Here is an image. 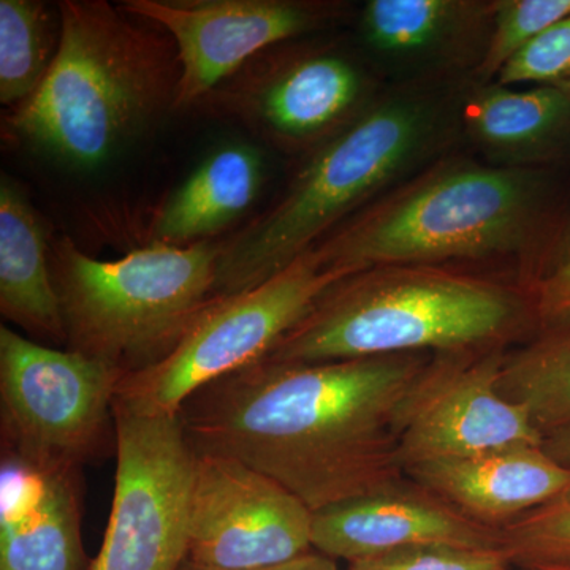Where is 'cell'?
Masks as SVG:
<instances>
[{
    "label": "cell",
    "mask_w": 570,
    "mask_h": 570,
    "mask_svg": "<svg viewBox=\"0 0 570 570\" xmlns=\"http://www.w3.org/2000/svg\"><path fill=\"white\" fill-rule=\"evenodd\" d=\"M58 43L43 2L0 0V102L20 107L39 89Z\"/></svg>",
    "instance_id": "22"
},
{
    "label": "cell",
    "mask_w": 570,
    "mask_h": 570,
    "mask_svg": "<svg viewBox=\"0 0 570 570\" xmlns=\"http://www.w3.org/2000/svg\"><path fill=\"white\" fill-rule=\"evenodd\" d=\"M532 302L538 332L570 325V249L532 287Z\"/></svg>",
    "instance_id": "27"
},
{
    "label": "cell",
    "mask_w": 570,
    "mask_h": 570,
    "mask_svg": "<svg viewBox=\"0 0 570 570\" xmlns=\"http://www.w3.org/2000/svg\"><path fill=\"white\" fill-rule=\"evenodd\" d=\"M78 469L2 450L0 570H91Z\"/></svg>",
    "instance_id": "15"
},
{
    "label": "cell",
    "mask_w": 570,
    "mask_h": 570,
    "mask_svg": "<svg viewBox=\"0 0 570 570\" xmlns=\"http://www.w3.org/2000/svg\"><path fill=\"white\" fill-rule=\"evenodd\" d=\"M264 159L247 145H227L209 154L165 200L154 219L157 245L190 246L238 220L257 200Z\"/></svg>",
    "instance_id": "20"
},
{
    "label": "cell",
    "mask_w": 570,
    "mask_h": 570,
    "mask_svg": "<svg viewBox=\"0 0 570 570\" xmlns=\"http://www.w3.org/2000/svg\"><path fill=\"white\" fill-rule=\"evenodd\" d=\"M277 45L200 100L283 151H316L374 102L363 67L335 48Z\"/></svg>",
    "instance_id": "10"
},
{
    "label": "cell",
    "mask_w": 570,
    "mask_h": 570,
    "mask_svg": "<svg viewBox=\"0 0 570 570\" xmlns=\"http://www.w3.org/2000/svg\"><path fill=\"white\" fill-rule=\"evenodd\" d=\"M223 245H157L97 261L70 238L51 247L67 348L124 377L163 362L214 298Z\"/></svg>",
    "instance_id": "6"
},
{
    "label": "cell",
    "mask_w": 570,
    "mask_h": 570,
    "mask_svg": "<svg viewBox=\"0 0 570 570\" xmlns=\"http://www.w3.org/2000/svg\"><path fill=\"white\" fill-rule=\"evenodd\" d=\"M542 449L551 459L570 469V428H562L547 434L543 438Z\"/></svg>",
    "instance_id": "29"
},
{
    "label": "cell",
    "mask_w": 570,
    "mask_h": 570,
    "mask_svg": "<svg viewBox=\"0 0 570 570\" xmlns=\"http://www.w3.org/2000/svg\"><path fill=\"white\" fill-rule=\"evenodd\" d=\"M538 570H570V564L569 566H551V568H542V569H538Z\"/></svg>",
    "instance_id": "30"
},
{
    "label": "cell",
    "mask_w": 570,
    "mask_h": 570,
    "mask_svg": "<svg viewBox=\"0 0 570 570\" xmlns=\"http://www.w3.org/2000/svg\"><path fill=\"white\" fill-rule=\"evenodd\" d=\"M115 494L91 570H181L189 551L195 453L178 415L115 400Z\"/></svg>",
    "instance_id": "9"
},
{
    "label": "cell",
    "mask_w": 570,
    "mask_h": 570,
    "mask_svg": "<svg viewBox=\"0 0 570 570\" xmlns=\"http://www.w3.org/2000/svg\"><path fill=\"white\" fill-rule=\"evenodd\" d=\"M406 475L469 519L493 528L538 509L570 482L569 468L531 445L423 461L406 469Z\"/></svg>",
    "instance_id": "16"
},
{
    "label": "cell",
    "mask_w": 570,
    "mask_h": 570,
    "mask_svg": "<svg viewBox=\"0 0 570 570\" xmlns=\"http://www.w3.org/2000/svg\"><path fill=\"white\" fill-rule=\"evenodd\" d=\"M311 543L317 553L347 564L428 543L502 550L499 528L469 519L409 478L313 513Z\"/></svg>",
    "instance_id": "14"
},
{
    "label": "cell",
    "mask_w": 570,
    "mask_h": 570,
    "mask_svg": "<svg viewBox=\"0 0 570 570\" xmlns=\"http://www.w3.org/2000/svg\"><path fill=\"white\" fill-rule=\"evenodd\" d=\"M499 392L527 411L543 438L570 428V325L540 330L508 351Z\"/></svg>",
    "instance_id": "21"
},
{
    "label": "cell",
    "mask_w": 570,
    "mask_h": 570,
    "mask_svg": "<svg viewBox=\"0 0 570 570\" xmlns=\"http://www.w3.org/2000/svg\"><path fill=\"white\" fill-rule=\"evenodd\" d=\"M534 326L532 288L442 265H385L330 287L266 360L322 363L508 348Z\"/></svg>",
    "instance_id": "5"
},
{
    "label": "cell",
    "mask_w": 570,
    "mask_h": 570,
    "mask_svg": "<svg viewBox=\"0 0 570 570\" xmlns=\"http://www.w3.org/2000/svg\"><path fill=\"white\" fill-rule=\"evenodd\" d=\"M461 96L423 85L374 100L313 151L268 212L223 243L214 298L276 276L441 154L459 132Z\"/></svg>",
    "instance_id": "3"
},
{
    "label": "cell",
    "mask_w": 570,
    "mask_h": 570,
    "mask_svg": "<svg viewBox=\"0 0 570 570\" xmlns=\"http://www.w3.org/2000/svg\"><path fill=\"white\" fill-rule=\"evenodd\" d=\"M493 82L502 86L531 82L570 92V14L519 52Z\"/></svg>",
    "instance_id": "25"
},
{
    "label": "cell",
    "mask_w": 570,
    "mask_h": 570,
    "mask_svg": "<svg viewBox=\"0 0 570 570\" xmlns=\"http://www.w3.org/2000/svg\"><path fill=\"white\" fill-rule=\"evenodd\" d=\"M181 570H212L198 568L193 562H184ZM254 570H340L337 569L336 561L332 558L324 557L317 551H309L303 557L295 558V560L283 562V564L269 566V568L254 569Z\"/></svg>",
    "instance_id": "28"
},
{
    "label": "cell",
    "mask_w": 570,
    "mask_h": 570,
    "mask_svg": "<svg viewBox=\"0 0 570 570\" xmlns=\"http://www.w3.org/2000/svg\"><path fill=\"white\" fill-rule=\"evenodd\" d=\"M313 512L276 480L220 455H195L187 561L254 570L313 551Z\"/></svg>",
    "instance_id": "12"
},
{
    "label": "cell",
    "mask_w": 570,
    "mask_h": 570,
    "mask_svg": "<svg viewBox=\"0 0 570 570\" xmlns=\"http://www.w3.org/2000/svg\"><path fill=\"white\" fill-rule=\"evenodd\" d=\"M39 214L13 179H0V313L29 336L66 344L51 247Z\"/></svg>",
    "instance_id": "19"
},
{
    "label": "cell",
    "mask_w": 570,
    "mask_h": 570,
    "mask_svg": "<svg viewBox=\"0 0 570 570\" xmlns=\"http://www.w3.org/2000/svg\"><path fill=\"white\" fill-rule=\"evenodd\" d=\"M460 126L491 165L551 168L570 151V92L474 82L461 96Z\"/></svg>",
    "instance_id": "18"
},
{
    "label": "cell",
    "mask_w": 570,
    "mask_h": 570,
    "mask_svg": "<svg viewBox=\"0 0 570 570\" xmlns=\"http://www.w3.org/2000/svg\"><path fill=\"white\" fill-rule=\"evenodd\" d=\"M121 9L175 41V108L195 107L250 59L335 21L337 3L309 0H126Z\"/></svg>",
    "instance_id": "13"
},
{
    "label": "cell",
    "mask_w": 570,
    "mask_h": 570,
    "mask_svg": "<svg viewBox=\"0 0 570 570\" xmlns=\"http://www.w3.org/2000/svg\"><path fill=\"white\" fill-rule=\"evenodd\" d=\"M431 356L265 358L195 392L179 423L195 455L243 461L316 513L407 478L397 425Z\"/></svg>",
    "instance_id": "1"
},
{
    "label": "cell",
    "mask_w": 570,
    "mask_h": 570,
    "mask_svg": "<svg viewBox=\"0 0 570 570\" xmlns=\"http://www.w3.org/2000/svg\"><path fill=\"white\" fill-rule=\"evenodd\" d=\"M508 348L434 354L401 411L397 459L423 461L478 455L509 448H542L523 407L499 392Z\"/></svg>",
    "instance_id": "11"
},
{
    "label": "cell",
    "mask_w": 570,
    "mask_h": 570,
    "mask_svg": "<svg viewBox=\"0 0 570 570\" xmlns=\"http://www.w3.org/2000/svg\"><path fill=\"white\" fill-rule=\"evenodd\" d=\"M569 14L570 0H494L489 41L472 80L475 85L497 80L519 52Z\"/></svg>",
    "instance_id": "23"
},
{
    "label": "cell",
    "mask_w": 570,
    "mask_h": 570,
    "mask_svg": "<svg viewBox=\"0 0 570 570\" xmlns=\"http://www.w3.org/2000/svg\"><path fill=\"white\" fill-rule=\"evenodd\" d=\"M491 11L493 2L472 0H370L360 39L387 69L423 73L469 61L475 69L471 55L482 59Z\"/></svg>",
    "instance_id": "17"
},
{
    "label": "cell",
    "mask_w": 570,
    "mask_h": 570,
    "mask_svg": "<svg viewBox=\"0 0 570 570\" xmlns=\"http://www.w3.org/2000/svg\"><path fill=\"white\" fill-rule=\"evenodd\" d=\"M501 530L502 550L528 570L570 564V482L538 509Z\"/></svg>",
    "instance_id": "24"
},
{
    "label": "cell",
    "mask_w": 570,
    "mask_h": 570,
    "mask_svg": "<svg viewBox=\"0 0 570 570\" xmlns=\"http://www.w3.org/2000/svg\"><path fill=\"white\" fill-rule=\"evenodd\" d=\"M351 275L322 264L311 247L257 287L213 298L170 355L122 379L116 400L148 414L178 415L198 390L265 360L330 287Z\"/></svg>",
    "instance_id": "7"
},
{
    "label": "cell",
    "mask_w": 570,
    "mask_h": 570,
    "mask_svg": "<svg viewBox=\"0 0 570 570\" xmlns=\"http://www.w3.org/2000/svg\"><path fill=\"white\" fill-rule=\"evenodd\" d=\"M179 78L163 29L104 0H63L50 69L9 132L73 170H99L175 108Z\"/></svg>",
    "instance_id": "4"
},
{
    "label": "cell",
    "mask_w": 570,
    "mask_h": 570,
    "mask_svg": "<svg viewBox=\"0 0 570 570\" xmlns=\"http://www.w3.org/2000/svg\"><path fill=\"white\" fill-rule=\"evenodd\" d=\"M504 550H475L463 547H403L365 560L348 562L346 570H509Z\"/></svg>",
    "instance_id": "26"
},
{
    "label": "cell",
    "mask_w": 570,
    "mask_h": 570,
    "mask_svg": "<svg viewBox=\"0 0 570 570\" xmlns=\"http://www.w3.org/2000/svg\"><path fill=\"white\" fill-rule=\"evenodd\" d=\"M551 168L450 159L428 165L313 247L328 268L442 265L557 253L561 209Z\"/></svg>",
    "instance_id": "2"
},
{
    "label": "cell",
    "mask_w": 570,
    "mask_h": 570,
    "mask_svg": "<svg viewBox=\"0 0 570 570\" xmlns=\"http://www.w3.org/2000/svg\"><path fill=\"white\" fill-rule=\"evenodd\" d=\"M124 376L78 352L59 351L0 326L2 450L80 468L116 444Z\"/></svg>",
    "instance_id": "8"
}]
</instances>
